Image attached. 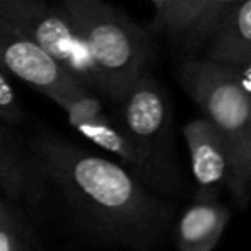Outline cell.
Here are the masks:
<instances>
[{
	"instance_id": "11",
	"label": "cell",
	"mask_w": 251,
	"mask_h": 251,
	"mask_svg": "<svg viewBox=\"0 0 251 251\" xmlns=\"http://www.w3.org/2000/svg\"><path fill=\"white\" fill-rule=\"evenodd\" d=\"M0 186L5 195L14 200L21 199L29 192L24 162L9 142L2 126H0Z\"/></svg>"
},
{
	"instance_id": "14",
	"label": "cell",
	"mask_w": 251,
	"mask_h": 251,
	"mask_svg": "<svg viewBox=\"0 0 251 251\" xmlns=\"http://www.w3.org/2000/svg\"><path fill=\"white\" fill-rule=\"evenodd\" d=\"M0 251H31L23 227L9 208L0 215Z\"/></svg>"
},
{
	"instance_id": "1",
	"label": "cell",
	"mask_w": 251,
	"mask_h": 251,
	"mask_svg": "<svg viewBox=\"0 0 251 251\" xmlns=\"http://www.w3.org/2000/svg\"><path fill=\"white\" fill-rule=\"evenodd\" d=\"M34 149L75 219L111 245L151 251L166 241L176 207L161 199L120 162L58 137L45 135Z\"/></svg>"
},
{
	"instance_id": "10",
	"label": "cell",
	"mask_w": 251,
	"mask_h": 251,
	"mask_svg": "<svg viewBox=\"0 0 251 251\" xmlns=\"http://www.w3.org/2000/svg\"><path fill=\"white\" fill-rule=\"evenodd\" d=\"M207 60L219 65L251 63V0H239L227 9L210 31Z\"/></svg>"
},
{
	"instance_id": "13",
	"label": "cell",
	"mask_w": 251,
	"mask_h": 251,
	"mask_svg": "<svg viewBox=\"0 0 251 251\" xmlns=\"http://www.w3.org/2000/svg\"><path fill=\"white\" fill-rule=\"evenodd\" d=\"M239 0H203L200 7V12L197 16L195 23L192 26V33L195 36H208L217 21L227 9H231Z\"/></svg>"
},
{
	"instance_id": "5",
	"label": "cell",
	"mask_w": 251,
	"mask_h": 251,
	"mask_svg": "<svg viewBox=\"0 0 251 251\" xmlns=\"http://www.w3.org/2000/svg\"><path fill=\"white\" fill-rule=\"evenodd\" d=\"M0 17L50 53L74 79L96 89L89 51L62 5L43 0H0Z\"/></svg>"
},
{
	"instance_id": "8",
	"label": "cell",
	"mask_w": 251,
	"mask_h": 251,
	"mask_svg": "<svg viewBox=\"0 0 251 251\" xmlns=\"http://www.w3.org/2000/svg\"><path fill=\"white\" fill-rule=\"evenodd\" d=\"M195 179V200H215L224 188H231L234 164L226 140L205 116L183 126Z\"/></svg>"
},
{
	"instance_id": "6",
	"label": "cell",
	"mask_w": 251,
	"mask_h": 251,
	"mask_svg": "<svg viewBox=\"0 0 251 251\" xmlns=\"http://www.w3.org/2000/svg\"><path fill=\"white\" fill-rule=\"evenodd\" d=\"M122 104V128L147 154L175 166L171 152V108L162 87L144 72L128 87Z\"/></svg>"
},
{
	"instance_id": "7",
	"label": "cell",
	"mask_w": 251,
	"mask_h": 251,
	"mask_svg": "<svg viewBox=\"0 0 251 251\" xmlns=\"http://www.w3.org/2000/svg\"><path fill=\"white\" fill-rule=\"evenodd\" d=\"M0 72L12 75L26 86L53 100L79 80L74 79L58 62L0 17Z\"/></svg>"
},
{
	"instance_id": "12",
	"label": "cell",
	"mask_w": 251,
	"mask_h": 251,
	"mask_svg": "<svg viewBox=\"0 0 251 251\" xmlns=\"http://www.w3.org/2000/svg\"><path fill=\"white\" fill-rule=\"evenodd\" d=\"M201 3L203 0H168L161 26L173 34L190 31L199 16Z\"/></svg>"
},
{
	"instance_id": "4",
	"label": "cell",
	"mask_w": 251,
	"mask_h": 251,
	"mask_svg": "<svg viewBox=\"0 0 251 251\" xmlns=\"http://www.w3.org/2000/svg\"><path fill=\"white\" fill-rule=\"evenodd\" d=\"M65 111L70 126L89 142L115 155L120 164L155 193L181 195L185 183L176 166L157 161L133 142L122 126L115 125L106 116L102 102L89 87L77 82L51 100Z\"/></svg>"
},
{
	"instance_id": "3",
	"label": "cell",
	"mask_w": 251,
	"mask_h": 251,
	"mask_svg": "<svg viewBox=\"0 0 251 251\" xmlns=\"http://www.w3.org/2000/svg\"><path fill=\"white\" fill-rule=\"evenodd\" d=\"M62 7L89 51L96 89L118 102L146 72L151 55L146 31L102 0H63Z\"/></svg>"
},
{
	"instance_id": "9",
	"label": "cell",
	"mask_w": 251,
	"mask_h": 251,
	"mask_svg": "<svg viewBox=\"0 0 251 251\" xmlns=\"http://www.w3.org/2000/svg\"><path fill=\"white\" fill-rule=\"evenodd\" d=\"M231 212L219 199L195 200L179 214L171 229L178 251H212L219 245Z\"/></svg>"
},
{
	"instance_id": "16",
	"label": "cell",
	"mask_w": 251,
	"mask_h": 251,
	"mask_svg": "<svg viewBox=\"0 0 251 251\" xmlns=\"http://www.w3.org/2000/svg\"><path fill=\"white\" fill-rule=\"evenodd\" d=\"M151 2L154 3V9H155V23L161 26V21H162V16H164L168 0H151Z\"/></svg>"
},
{
	"instance_id": "17",
	"label": "cell",
	"mask_w": 251,
	"mask_h": 251,
	"mask_svg": "<svg viewBox=\"0 0 251 251\" xmlns=\"http://www.w3.org/2000/svg\"><path fill=\"white\" fill-rule=\"evenodd\" d=\"M5 210H7V205H5V200H3V197H2V192H0V215H2Z\"/></svg>"
},
{
	"instance_id": "15",
	"label": "cell",
	"mask_w": 251,
	"mask_h": 251,
	"mask_svg": "<svg viewBox=\"0 0 251 251\" xmlns=\"http://www.w3.org/2000/svg\"><path fill=\"white\" fill-rule=\"evenodd\" d=\"M0 118L7 122H17L21 118V106L17 94L10 86L7 75L0 72Z\"/></svg>"
},
{
	"instance_id": "2",
	"label": "cell",
	"mask_w": 251,
	"mask_h": 251,
	"mask_svg": "<svg viewBox=\"0 0 251 251\" xmlns=\"http://www.w3.org/2000/svg\"><path fill=\"white\" fill-rule=\"evenodd\" d=\"M179 79L227 144L234 164L229 192L236 203L246 205L251 195V80L238 67L207 58L183 65Z\"/></svg>"
}]
</instances>
